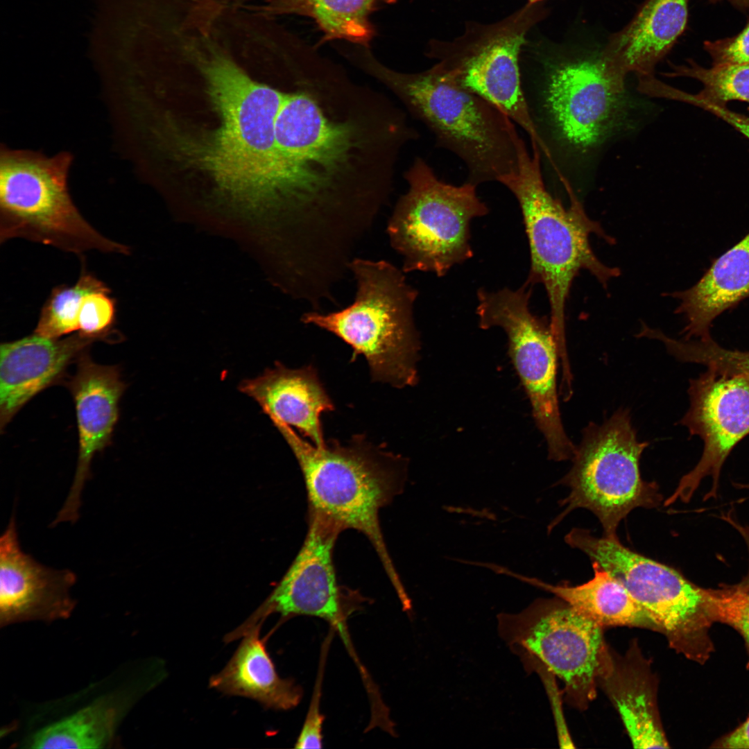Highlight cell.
Segmentation results:
<instances>
[{
	"mask_svg": "<svg viewBox=\"0 0 749 749\" xmlns=\"http://www.w3.org/2000/svg\"><path fill=\"white\" fill-rule=\"evenodd\" d=\"M732 526V527H734L739 533V534L741 535L742 538L743 539V540H744V542L746 543V545L747 546V550H748V558H749V526L743 525V524H740L737 521L733 522ZM748 560H749V559H748ZM741 583L743 584L744 585L747 586L749 588V565H748V571L747 576L744 578V579L741 582Z\"/></svg>",
	"mask_w": 749,
	"mask_h": 749,
	"instance_id": "e575fe53",
	"label": "cell"
},
{
	"mask_svg": "<svg viewBox=\"0 0 749 749\" xmlns=\"http://www.w3.org/2000/svg\"><path fill=\"white\" fill-rule=\"evenodd\" d=\"M522 32L498 35L460 58L438 64L456 85L497 106L528 136L540 141L524 95L519 55Z\"/></svg>",
	"mask_w": 749,
	"mask_h": 749,
	"instance_id": "e0dca14e",
	"label": "cell"
},
{
	"mask_svg": "<svg viewBox=\"0 0 749 749\" xmlns=\"http://www.w3.org/2000/svg\"><path fill=\"white\" fill-rule=\"evenodd\" d=\"M689 0H646L632 20L603 49L615 74L653 75L656 64L686 29Z\"/></svg>",
	"mask_w": 749,
	"mask_h": 749,
	"instance_id": "ffe728a7",
	"label": "cell"
},
{
	"mask_svg": "<svg viewBox=\"0 0 749 749\" xmlns=\"http://www.w3.org/2000/svg\"><path fill=\"white\" fill-rule=\"evenodd\" d=\"M672 69V72L665 76L689 77L700 81L703 89L696 95L705 101L721 105L732 101L749 103V62L705 68L689 60L687 64L673 66Z\"/></svg>",
	"mask_w": 749,
	"mask_h": 749,
	"instance_id": "83f0119b",
	"label": "cell"
},
{
	"mask_svg": "<svg viewBox=\"0 0 749 749\" xmlns=\"http://www.w3.org/2000/svg\"><path fill=\"white\" fill-rule=\"evenodd\" d=\"M538 75L522 78L530 115L549 162L558 148L587 153L612 136L627 109L625 81L603 49L548 61Z\"/></svg>",
	"mask_w": 749,
	"mask_h": 749,
	"instance_id": "8992f818",
	"label": "cell"
},
{
	"mask_svg": "<svg viewBox=\"0 0 749 749\" xmlns=\"http://www.w3.org/2000/svg\"><path fill=\"white\" fill-rule=\"evenodd\" d=\"M290 447L302 471L309 510L343 530L363 533L376 551L399 598L407 593L384 541L379 510L399 494L406 478L404 458L374 449L361 440L343 445L309 444L291 427L272 422Z\"/></svg>",
	"mask_w": 749,
	"mask_h": 749,
	"instance_id": "277c9868",
	"label": "cell"
},
{
	"mask_svg": "<svg viewBox=\"0 0 749 749\" xmlns=\"http://www.w3.org/2000/svg\"><path fill=\"white\" fill-rule=\"evenodd\" d=\"M293 253H294V246H293ZM294 279H295V263H294Z\"/></svg>",
	"mask_w": 749,
	"mask_h": 749,
	"instance_id": "74e56055",
	"label": "cell"
},
{
	"mask_svg": "<svg viewBox=\"0 0 749 749\" xmlns=\"http://www.w3.org/2000/svg\"><path fill=\"white\" fill-rule=\"evenodd\" d=\"M648 445L637 440L627 410L617 411L600 425L590 423L560 481L570 490L560 503L565 509L549 528L583 508L597 517L605 536L616 537L619 524L631 510L658 506L662 497L657 484L640 474L639 460Z\"/></svg>",
	"mask_w": 749,
	"mask_h": 749,
	"instance_id": "9c48e42d",
	"label": "cell"
},
{
	"mask_svg": "<svg viewBox=\"0 0 749 749\" xmlns=\"http://www.w3.org/2000/svg\"><path fill=\"white\" fill-rule=\"evenodd\" d=\"M594 576L580 585L548 584L497 565L494 571L515 577L551 593L602 627L628 626L661 633L654 618L633 598L626 587L596 562L592 561Z\"/></svg>",
	"mask_w": 749,
	"mask_h": 749,
	"instance_id": "cb8c5ba5",
	"label": "cell"
},
{
	"mask_svg": "<svg viewBox=\"0 0 749 749\" xmlns=\"http://www.w3.org/2000/svg\"><path fill=\"white\" fill-rule=\"evenodd\" d=\"M239 388L254 399L271 421L298 429L313 445L325 444L320 416L334 404L312 366L288 368L277 363L261 374L243 381Z\"/></svg>",
	"mask_w": 749,
	"mask_h": 749,
	"instance_id": "d6986e66",
	"label": "cell"
},
{
	"mask_svg": "<svg viewBox=\"0 0 749 749\" xmlns=\"http://www.w3.org/2000/svg\"><path fill=\"white\" fill-rule=\"evenodd\" d=\"M531 150L521 137L517 171L498 182L512 193L520 207L531 255L526 282L540 283L545 289L550 327L558 350L564 353L565 306L574 278L585 270L605 287L620 270L601 262L589 242L592 234L609 243L612 239L587 215L569 184L565 187L570 198L567 207L549 192L544 180L540 150L537 146Z\"/></svg>",
	"mask_w": 749,
	"mask_h": 749,
	"instance_id": "3957f363",
	"label": "cell"
},
{
	"mask_svg": "<svg viewBox=\"0 0 749 749\" xmlns=\"http://www.w3.org/2000/svg\"><path fill=\"white\" fill-rule=\"evenodd\" d=\"M261 628L257 626L242 637L227 665L211 677L209 687L227 695L253 699L267 709H292L299 704L302 690L293 680L277 674L266 639L260 637Z\"/></svg>",
	"mask_w": 749,
	"mask_h": 749,
	"instance_id": "603a6c76",
	"label": "cell"
},
{
	"mask_svg": "<svg viewBox=\"0 0 749 749\" xmlns=\"http://www.w3.org/2000/svg\"><path fill=\"white\" fill-rule=\"evenodd\" d=\"M396 0H265L249 7L264 16L295 15L311 18L322 33L320 43L343 42L370 46L377 33L371 15Z\"/></svg>",
	"mask_w": 749,
	"mask_h": 749,
	"instance_id": "d4e9b609",
	"label": "cell"
},
{
	"mask_svg": "<svg viewBox=\"0 0 749 749\" xmlns=\"http://www.w3.org/2000/svg\"><path fill=\"white\" fill-rule=\"evenodd\" d=\"M664 345L671 355L681 361L749 376V351L724 348L712 338L707 340H676L667 337L664 340Z\"/></svg>",
	"mask_w": 749,
	"mask_h": 749,
	"instance_id": "f1b7e54d",
	"label": "cell"
},
{
	"mask_svg": "<svg viewBox=\"0 0 749 749\" xmlns=\"http://www.w3.org/2000/svg\"><path fill=\"white\" fill-rule=\"evenodd\" d=\"M531 285L492 291L479 289L476 313L483 329L506 333L512 362L529 399L536 425L547 444L549 458H572L576 447L565 431L556 388L558 350L549 326L531 310Z\"/></svg>",
	"mask_w": 749,
	"mask_h": 749,
	"instance_id": "7c38bea8",
	"label": "cell"
},
{
	"mask_svg": "<svg viewBox=\"0 0 749 749\" xmlns=\"http://www.w3.org/2000/svg\"><path fill=\"white\" fill-rule=\"evenodd\" d=\"M690 406L680 423L703 441L696 465L684 475L664 501L688 502L702 481L712 479L704 500L716 497L723 465L734 446L749 434V376L707 368L690 381Z\"/></svg>",
	"mask_w": 749,
	"mask_h": 749,
	"instance_id": "4fadbf2b",
	"label": "cell"
},
{
	"mask_svg": "<svg viewBox=\"0 0 749 749\" xmlns=\"http://www.w3.org/2000/svg\"><path fill=\"white\" fill-rule=\"evenodd\" d=\"M703 46L711 57L713 66L749 62V17L744 28L737 35L713 41L706 40Z\"/></svg>",
	"mask_w": 749,
	"mask_h": 749,
	"instance_id": "1f68e13d",
	"label": "cell"
},
{
	"mask_svg": "<svg viewBox=\"0 0 749 749\" xmlns=\"http://www.w3.org/2000/svg\"><path fill=\"white\" fill-rule=\"evenodd\" d=\"M107 286L85 268L73 286L55 287L44 302L34 333L46 338H59L78 330V315L88 293Z\"/></svg>",
	"mask_w": 749,
	"mask_h": 749,
	"instance_id": "4316f807",
	"label": "cell"
},
{
	"mask_svg": "<svg viewBox=\"0 0 749 749\" xmlns=\"http://www.w3.org/2000/svg\"><path fill=\"white\" fill-rule=\"evenodd\" d=\"M635 748H669L657 704V681L637 643L623 656L611 652L598 679Z\"/></svg>",
	"mask_w": 749,
	"mask_h": 749,
	"instance_id": "44dd1931",
	"label": "cell"
},
{
	"mask_svg": "<svg viewBox=\"0 0 749 749\" xmlns=\"http://www.w3.org/2000/svg\"><path fill=\"white\" fill-rule=\"evenodd\" d=\"M69 152L53 157L37 151L0 150V242L26 239L81 255L97 250L129 253L105 237L80 214L68 188Z\"/></svg>",
	"mask_w": 749,
	"mask_h": 749,
	"instance_id": "52a82bcc",
	"label": "cell"
},
{
	"mask_svg": "<svg viewBox=\"0 0 749 749\" xmlns=\"http://www.w3.org/2000/svg\"><path fill=\"white\" fill-rule=\"evenodd\" d=\"M352 65L381 83L433 133L436 144L456 155L476 186L515 172L521 136L497 106L458 87L438 67L417 73L393 69L370 46L354 44L344 53Z\"/></svg>",
	"mask_w": 749,
	"mask_h": 749,
	"instance_id": "7a4b0ae2",
	"label": "cell"
},
{
	"mask_svg": "<svg viewBox=\"0 0 749 749\" xmlns=\"http://www.w3.org/2000/svg\"><path fill=\"white\" fill-rule=\"evenodd\" d=\"M529 1H530L531 2H533H533H536V1H540V0H529Z\"/></svg>",
	"mask_w": 749,
	"mask_h": 749,
	"instance_id": "f35d334b",
	"label": "cell"
},
{
	"mask_svg": "<svg viewBox=\"0 0 749 749\" xmlns=\"http://www.w3.org/2000/svg\"><path fill=\"white\" fill-rule=\"evenodd\" d=\"M336 523L310 511L304 543L288 571L264 603L243 624L230 633L236 640L261 626L273 613L282 617L306 615L329 621L347 644L343 593L336 579L333 551L339 533Z\"/></svg>",
	"mask_w": 749,
	"mask_h": 749,
	"instance_id": "5bb4252c",
	"label": "cell"
},
{
	"mask_svg": "<svg viewBox=\"0 0 749 749\" xmlns=\"http://www.w3.org/2000/svg\"><path fill=\"white\" fill-rule=\"evenodd\" d=\"M76 582L71 570L46 567L21 549L15 515L0 537V623L52 621L69 617Z\"/></svg>",
	"mask_w": 749,
	"mask_h": 749,
	"instance_id": "2e32d148",
	"label": "cell"
},
{
	"mask_svg": "<svg viewBox=\"0 0 749 749\" xmlns=\"http://www.w3.org/2000/svg\"><path fill=\"white\" fill-rule=\"evenodd\" d=\"M107 287L86 295L78 315V333L94 341L106 339L116 321V301Z\"/></svg>",
	"mask_w": 749,
	"mask_h": 749,
	"instance_id": "4dcf8cb0",
	"label": "cell"
},
{
	"mask_svg": "<svg viewBox=\"0 0 749 749\" xmlns=\"http://www.w3.org/2000/svg\"><path fill=\"white\" fill-rule=\"evenodd\" d=\"M702 593L711 621L736 629L744 639L749 655V588L740 583L717 589L702 588Z\"/></svg>",
	"mask_w": 749,
	"mask_h": 749,
	"instance_id": "f546056e",
	"label": "cell"
},
{
	"mask_svg": "<svg viewBox=\"0 0 749 749\" xmlns=\"http://www.w3.org/2000/svg\"><path fill=\"white\" fill-rule=\"evenodd\" d=\"M671 295L685 322L684 339L712 338L713 321L749 298V233L715 259L697 283Z\"/></svg>",
	"mask_w": 749,
	"mask_h": 749,
	"instance_id": "7402d4cb",
	"label": "cell"
},
{
	"mask_svg": "<svg viewBox=\"0 0 749 749\" xmlns=\"http://www.w3.org/2000/svg\"><path fill=\"white\" fill-rule=\"evenodd\" d=\"M193 57L221 118L204 154L206 169L226 190L261 196L289 219L304 218L307 202L276 144L275 120L285 87L251 78L225 49V39H206Z\"/></svg>",
	"mask_w": 749,
	"mask_h": 749,
	"instance_id": "6da1fadb",
	"label": "cell"
},
{
	"mask_svg": "<svg viewBox=\"0 0 749 749\" xmlns=\"http://www.w3.org/2000/svg\"><path fill=\"white\" fill-rule=\"evenodd\" d=\"M498 618L499 635L510 648L526 664L533 662L560 678L571 705L586 709L610 656L603 627L558 597Z\"/></svg>",
	"mask_w": 749,
	"mask_h": 749,
	"instance_id": "8fae6325",
	"label": "cell"
},
{
	"mask_svg": "<svg viewBox=\"0 0 749 749\" xmlns=\"http://www.w3.org/2000/svg\"><path fill=\"white\" fill-rule=\"evenodd\" d=\"M408 190L398 199L387 225L393 248L401 255L404 273L443 276L470 259V225L489 209L476 184L447 183L416 157L404 172Z\"/></svg>",
	"mask_w": 749,
	"mask_h": 749,
	"instance_id": "ba28073f",
	"label": "cell"
},
{
	"mask_svg": "<svg viewBox=\"0 0 749 749\" xmlns=\"http://www.w3.org/2000/svg\"><path fill=\"white\" fill-rule=\"evenodd\" d=\"M567 544L580 550L617 578L654 618L671 648L705 663L714 651L709 618L698 587L674 569L631 551L617 537H596L573 528Z\"/></svg>",
	"mask_w": 749,
	"mask_h": 749,
	"instance_id": "30bf717a",
	"label": "cell"
},
{
	"mask_svg": "<svg viewBox=\"0 0 749 749\" xmlns=\"http://www.w3.org/2000/svg\"><path fill=\"white\" fill-rule=\"evenodd\" d=\"M75 403L78 429L76 470L68 495L51 526L76 522L81 494L90 477L94 455L110 443L119 418V403L126 384L117 366L94 363L87 354L78 359L76 373L67 382Z\"/></svg>",
	"mask_w": 749,
	"mask_h": 749,
	"instance_id": "9a60e30c",
	"label": "cell"
},
{
	"mask_svg": "<svg viewBox=\"0 0 749 749\" xmlns=\"http://www.w3.org/2000/svg\"><path fill=\"white\" fill-rule=\"evenodd\" d=\"M95 341L78 332L64 338L33 334L1 343L0 352V428L33 397L63 376L68 365Z\"/></svg>",
	"mask_w": 749,
	"mask_h": 749,
	"instance_id": "ac0fdd59",
	"label": "cell"
},
{
	"mask_svg": "<svg viewBox=\"0 0 749 749\" xmlns=\"http://www.w3.org/2000/svg\"><path fill=\"white\" fill-rule=\"evenodd\" d=\"M712 748H749V716L733 731L718 739Z\"/></svg>",
	"mask_w": 749,
	"mask_h": 749,
	"instance_id": "836d02e7",
	"label": "cell"
},
{
	"mask_svg": "<svg viewBox=\"0 0 749 749\" xmlns=\"http://www.w3.org/2000/svg\"><path fill=\"white\" fill-rule=\"evenodd\" d=\"M356 281L354 302L338 311L305 313V324L325 329L363 355L373 379L397 388L417 382L420 339L413 320L417 291L404 271L385 260L355 257L350 265Z\"/></svg>",
	"mask_w": 749,
	"mask_h": 749,
	"instance_id": "5b68a950",
	"label": "cell"
},
{
	"mask_svg": "<svg viewBox=\"0 0 749 749\" xmlns=\"http://www.w3.org/2000/svg\"><path fill=\"white\" fill-rule=\"evenodd\" d=\"M214 1H216L217 2H219L221 3L225 4V5L241 6V4L246 0H214Z\"/></svg>",
	"mask_w": 749,
	"mask_h": 749,
	"instance_id": "8d00e7d4",
	"label": "cell"
},
{
	"mask_svg": "<svg viewBox=\"0 0 749 749\" xmlns=\"http://www.w3.org/2000/svg\"><path fill=\"white\" fill-rule=\"evenodd\" d=\"M133 694L115 693L46 725L27 741L31 748H101L111 743L133 702Z\"/></svg>",
	"mask_w": 749,
	"mask_h": 749,
	"instance_id": "484cf974",
	"label": "cell"
},
{
	"mask_svg": "<svg viewBox=\"0 0 749 749\" xmlns=\"http://www.w3.org/2000/svg\"><path fill=\"white\" fill-rule=\"evenodd\" d=\"M323 662L324 659H322V665L320 666L308 713L300 734L295 742V748H321L322 747V731L324 716L320 711V700Z\"/></svg>",
	"mask_w": 749,
	"mask_h": 749,
	"instance_id": "d6a6232c",
	"label": "cell"
},
{
	"mask_svg": "<svg viewBox=\"0 0 749 749\" xmlns=\"http://www.w3.org/2000/svg\"><path fill=\"white\" fill-rule=\"evenodd\" d=\"M711 2H718L723 0H707ZM730 2L734 7L748 15L749 17V0H725Z\"/></svg>",
	"mask_w": 749,
	"mask_h": 749,
	"instance_id": "d590c367",
	"label": "cell"
}]
</instances>
